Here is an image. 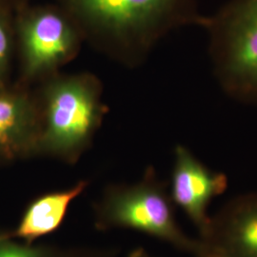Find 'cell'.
Here are the masks:
<instances>
[{
    "mask_svg": "<svg viewBox=\"0 0 257 257\" xmlns=\"http://www.w3.org/2000/svg\"><path fill=\"white\" fill-rule=\"evenodd\" d=\"M74 19L84 41L127 68L145 62L170 33L202 27L197 0H55Z\"/></svg>",
    "mask_w": 257,
    "mask_h": 257,
    "instance_id": "6da1fadb",
    "label": "cell"
},
{
    "mask_svg": "<svg viewBox=\"0 0 257 257\" xmlns=\"http://www.w3.org/2000/svg\"><path fill=\"white\" fill-rule=\"evenodd\" d=\"M40 120L37 156L76 163L91 147L109 109L95 74L57 73L34 86Z\"/></svg>",
    "mask_w": 257,
    "mask_h": 257,
    "instance_id": "7a4b0ae2",
    "label": "cell"
},
{
    "mask_svg": "<svg viewBox=\"0 0 257 257\" xmlns=\"http://www.w3.org/2000/svg\"><path fill=\"white\" fill-rule=\"evenodd\" d=\"M208 53L221 90L257 107V0H229L205 17Z\"/></svg>",
    "mask_w": 257,
    "mask_h": 257,
    "instance_id": "3957f363",
    "label": "cell"
},
{
    "mask_svg": "<svg viewBox=\"0 0 257 257\" xmlns=\"http://www.w3.org/2000/svg\"><path fill=\"white\" fill-rule=\"evenodd\" d=\"M18 82L34 87L60 73L85 42L70 14L59 4L21 7L15 13Z\"/></svg>",
    "mask_w": 257,
    "mask_h": 257,
    "instance_id": "277c9868",
    "label": "cell"
},
{
    "mask_svg": "<svg viewBox=\"0 0 257 257\" xmlns=\"http://www.w3.org/2000/svg\"><path fill=\"white\" fill-rule=\"evenodd\" d=\"M171 202L164 184L149 168L138 182L106 192L97 209L98 226L138 230L195 256L207 252L203 240L190 237L178 226Z\"/></svg>",
    "mask_w": 257,
    "mask_h": 257,
    "instance_id": "5b68a950",
    "label": "cell"
},
{
    "mask_svg": "<svg viewBox=\"0 0 257 257\" xmlns=\"http://www.w3.org/2000/svg\"><path fill=\"white\" fill-rule=\"evenodd\" d=\"M40 120L34 87L0 86V165L37 156Z\"/></svg>",
    "mask_w": 257,
    "mask_h": 257,
    "instance_id": "8992f818",
    "label": "cell"
},
{
    "mask_svg": "<svg viewBox=\"0 0 257 257\" xmlns=\"http://www.w3.org/2000/svg\"><path fill=\"white\" fill-rule=\"evenodd\" d=\"M227 186L226 175L208 168L189 148L182 144L175 146L172 171V200L195 225L201 239L207 234L211 222V217L208 215L209 205L227 189Z\"/></svg>",
    "mask_w": 257,
    "mask_h": 257,
    "instance_id": "52a82bcc",
    "label": "cell"
},
{
    "mask_svg": "<svg viewBox=\"0 0 257 257\" xmlns=\"http://www.w3.org/2000/svg\"><path fill=\"white\" fill-rule=\"evenodd\" d=\"M226 257H257V193L239 196L211 218L201 239Z\"/></svg>",
    "mask_w": 257,
    "mask_h": 257,
    "instance_id": "ba28073f",
    "label": "cell"
},
{
    "mask_svg": "<svg viewBox=\"0 0 257 257\" xmlns=\"http://www.w3.org/2000/svg\"><path fill=\"white\" fill-rule=\"evenodd\" d=\"M88 184V181L81 180L68 189L40 195L28 206L19 226L0 236L19 239L33 245L37 239L54 232L64 221L70 205L86 190Z\"/></svg>",
    "mask_w": 257,
    "mask_h": 257,
    "instance_id": "9c48e42d",
    "label": "cell"
},
{
    "mask_svg": "<svg viewBox=\"0 0 257 257\" xmlns=\"http://www.w3.org/2000/svg\"><path fill=\"white\" fill-rule=\"evenodd\" d=\"M15 55V13L0 7V86L10 83V74Z\"/></svg>",
    "mask_w": 257,
    "mask_h": 257,
    "instance_id": "30bf717a",
    "label": "cell"
},
{
    "mask_svg": "<svg viewBox=\"0 0 257 257\" xmlns=\"http://www.w3.org/2000/svg\"><path fill=\"white\" fill-rule=\"evenodd\" d=\"M0 257H58L50 249L37 248L0 236Z\"/></svg>",
    "mask_w": 257,
    "mask_h": 257,
    "instance_id": "8fae6325",
    "label": "cell"
},
{
    "mask_svg": "<svg viewBox=\"0 0 257 257\" xmlns=\"http://www.w3.org/2000/svg\"><path fill=\"white\" fill-rule=\"evenodd\" d=\"M31 0H0V7L16 13L21 7L27 5Z\"/></svg>",
    "mask_w": 257,
    "mask_h": 257,
    "instance_id": "7c38bea8",
    "label": "cell"
},
{
    "mask_svg": "<svg viewBox=\"0 0 257 257\" xmlns=\"http://www.w3.org/2000/svg\"><path fill=\"white\" fill-rule=\"evenodd\" d=\"M196 257H226L221 255L219 253H216L214 251H212L211 249H209L207 252H204L202 254H199V255H196Z\"/></svg>",
    "mask_w": 257,
    "mask_h": 257,
    "instance_id": "4fadbf2b",
    "label": "cell"
},
{
    "mask_svg": "<svg viewBox=\"0 0 257 257\" xmlns=\"http://www.w3.org/2000/svg\"><path fill=\"white\" fill-rule=\"evenodd\" d=\"M130 257H151L148 255L146 252H144L143 250H137V251H135L132 255Z\"/></svg>",
    "mask_w": 257,
    "mask_h": 257,
    "instance_id": "5bb4252c",
    "label": "cell"
}]
</instances>
